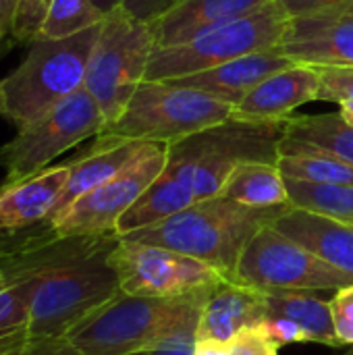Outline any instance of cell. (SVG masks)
Masks as SVG:
<instances>
[{"label":"cell","mask_w":353,"mask_h":355,"mask_svg":"<svg viewBox=\"0 0 353 355\" xmlns=\"http://www.w3.org/2000/svg\"><path fill=\"white\" fill-rule=\"evenodd\" d=\"M119 239V233L60 237L52 227L15 254L27 289L31 337H67L121 291L110 262Z\"/></svg>","instance_id":"obj_1"},{"label":"cell","mask_w":353,"mask_h":355,"mask_svg":"<svg viewBox=\"0 0 353 355\" xmlns=\"http://www.w3.org/2000/svg\"><path fill=\"white\" fill-rule=\"evenodd\" d=\"M289 208L291 204L252 208L235 200L214 196L123 237L187 254L210 264L227 281H233L246 245L264 227L275 225Z\"/></svg>","instance_id":"obj_2"},{"label":"cell","mask_w":353,"mask_h":355,"mask_svg":"<svg viewBox=\"0 0 353 355\" xmlns=\"http://www.w3.org/2000/svg\"><path fill=\"white\" fill-rule=\"evenodd\" d=\"M208 291L210 287L181 297H139L119 291L112 300L77 322L67 333V339L79 355L150 352L171 335L198 331Z\"/></svg>","instance_id":"obj_3"},{"label":"cell","mask_w":353,"mask_h":355,"mask_svg":"<svg viewBox=\"0 0 353 355\" xmlns=\"http://www.w3.org/2000/svg\"><path fill=\"white\" fill-rule=\"evenodd\" d=\"M285 125L287 121H241L231 116L169 144L164 173L177 179L196 202L221 196L239 164H277Z\"/></svg>","instance_id":"obj_4"},{"label":"cell","mask_w":353,"mask_h":355,"mask_svg":"<svg viewBox=\"0 0 353 355\" xmlns=\"http://www.w3.org/2000/svg\"><path fill=\"white\" fill-rule=\"evenodd\" d=\"M100 25L69 37H35L23 62L0 81L4 119L17 129L37 121L85 85Z\"/></svg>","instance_id":"obj_5"},{"label":"cell","mask_w":353,"mask_h":355,"mask_svg":"<svg viewBox=\"0 0 353 355\" xmlns=\"http://www.w3.org/2000/svg\"><path fill=\"white\" fill-rule=\"evenodd\" d=\"M235 104L173 81H144L100 135L173 144L233 116Z\"/></svg>","instance_id":"obj_6"},{"label":"cell","mask_w":353,"mask_h":355,"mask_svg":"<svg viewBox=\"0 0 353 355\" xmlns=\"http://www.w3.org/2000/svg\"><path fill=\"white\" fill-rule=\"evenodd\" d=\"M154 48L150 21L137 19L123 6L104 17L83 87L98 102L106 125L121 116L135 89L146 81Z\"/></svg>","instance_id":"obj_7"},{"label":"cell","mask_w":353,"mask_h":355,"mask_svg":"<svg viewBox=\"0 0 353 355\" xmlns=\"http://www.w3.org/2000/svg\"><path fill=\"white\" fill-rule=\"evenodd\" d=\"M287 23L289 15L281 2L270 0L268 4L231 23L214 27L185 44L154 48L146 71V81L187 77L250 52L279 48Z\"/></svg>","instance_id":"obj_8"},{"label":"cell","mask_w":353,"mask_h":355,"mask_svg":"<svg viewBox=\"0 0 353 355\" xmlns=\"http://www.w3.org/2000/svg\"><path fill=\"white\" fill-rule=\"evenodd\" d=\"M104 114L94 96L81 87L50 112L17 129V135L0 148V164L6 173L4 185L25 181L50 166L67 150L104 129Z\"/></svg>","instance_id":"obj_9"},{"label":"cell","mask_w":353,"mask_h":355,"mask_svg":"<svg viewBox=\"0 0 353 355\" xmlns=\"http://www.w3.org/2000/svg\"><path fill=\"white\" fill-rule=\"evenodd\" d=\"M235 283L260 291H339L353 277L333 268L273 225L246 245L235 270Z\"/></svg>","instance_id":"obj_10"},{"label":"cell","mask_w":353,"mask_h":355,"mask_svg":"<svg viewBox=\"0 0 353 355\" xmlns=\"http://www.w3.org/2000/svg\"><path fill=\"white\" fill-rule=\"evenodd\" d=\"M166 154L169 144L146 141L123 171L75 200L50 225L60 237L117 233L121 216L164 171Z\"/></svg>","instance_id":"obj_11"},{"label":"cell","mask_w":353,"mask_h":355,"mask_svg":"<svg viewBox=\"0 0 353 355\" xmlns=\"http://www.w3.org/2000/svg\"><path fill=\"white\" fill-rule=\"evenodd\" d=\"M110 262L119 275L121 291L139 297H181L225 279L198 258L125 237L119 239Z\"/></svg>","instance_id":"obj_12"},{"label":"cell","mask_w":353,"mask_h":355,"mask_svg":"<svg viewBox=\"0 0 353 355\" xmlns=\"http://www.w3.org/2000/svg\"><path fill=\"white\" fill-rule=\"evenodd\" d=\"M279 50L293 62L353 69V15L333 8L287 23Z\"/></svg>","instance_id":"obj_13"},{"label":"cell","mask_w":353,"mask_h":355,"mask_svg":"<svg viewBox=\"0 0 353 355\" xmlns=\"http://www.w3.org/2000/svg\"><path fill=\"white\" fill-rule=\"evenodd\" d=\"M320 71L312 64L293 62L260 81L233 108L241 121H287L298 108L318 102Z\"/></svg>","instance_id":"obj_14"},{"label":"cell","mask_w":353,"mask_h":355,"mask_svg":"<svg viewBox=\"0 0 353 355\" xmlns=\"http://www.w3.org/2000/svg\"><path fill=\"white\" fill-rule=\"evenodd\" d=\"M71 175V162L0 187V235L21 233L50 223L60 193Z\"/></svg>","instance_id":"obj_15"},{"label":"cell","mask_w":353,"mask_h":355,"mask_svg":"<svg viewBox=\"0 0 353 355\" xmlns=\"http://www.w3.org/2000/svg\"><path fill=\"white\" fill-rule=\"evenodd\" d=\"M289 64H293V60L287 54H283L279 48H268V50H258V52L237 56L233 60H227V62L212 67L208 71H202V73L177 77V79H164V81L196 87V89L212 94L225 102L237 104L260 81H264L266 77H270L273 73H277Z\"/></svg>","instance_id":"obj_16"},{"label":"cell","mask_w":353,"mask_h":355,"mask_svg":"<svg viewBox=\"0 0 353 355\" xmlns=\"http://www.w3.org/2000/svg\"><path fill=\"white\" fill-rule=\"evenodd\" d=\"M264 318V291L223 279L206 293L198 322V339H216L229 343L239 331L256 327Z\"/></svg>","instance_id":"obj_17"},{"label":"cell","mask_w":353,"mask_h":355,"mask_svg":"<svg viewBox=\"0 0 353 355\" xmlns=\"http://www.w3.org/2000/svg\"><path fill=\"white\" fill-rule=\"evenodd\" d=\"M268 2L270 0H179L164 15L150 21L156 48L185 44Z\"/></svg>","instance_id":"obj_18"},{"label":"cell","mask_w":353,"mask_h":355,"mask_svg":"<svg viewBox=\"0 0 353 355\" xmlns=\"http://www.w3.org/2000/svg\"><path fill=\"white\" fill-rule=\"evenodd\" d=\"M333 268L353 277V227L337 218L291 206L273 225Z\"/></svg>","instance_id":"obj_19"},{"label":"cell","mask_w":353,"mask_h":355,"mask_svg":"<svg viewBox=\"0 0 353 355\" xmlns=\"http://www.w3.org/2000/svg\"><path fill=\"white\" fill-rule=\"evenodd\" d=\"M146 141L135 139H119L108 135H98L96 146L83 154L81 158L71 162V175L64 185V191L60 193L56 208L50 216V223L64 212L75 200L85 196L87 191L96 189L104 181L112 179L119 171H123L144 148Z\"/></svg>","instance_id":"obj_20"},{"label":"cell","mask_w":353,"mask_h":355,"mask_svg":"<svg viewBox=\"0 0 353 355\" xmlns=\"http://www.w3.org/2000/svg\"><path fill=\"white\" fill-rule=\"evenodd\" d=\"M266 316H283L293 320L308 337V343L327 347H343L335 335L331 300H322L316 291H264Z\"/></svg>","instance_id":"obj_21"},{"label":"cell","mask_w":353,"mask_h":355,"mask_svg":"<svg viewBox=\"0 0 353 355\" xmlns=\"http://www.w3.org/2000/svg\"><path fill=\"white\" fill-rule=\"evenodd\" d=\"M221 196L252 208H275L291 204L285 177L279 166L270 162L239 164L227 179Z\"/></svg>","instance_id":"obj_22"},{"label":"cell","mask_w":353,"mask_h":355,"mask_svg":"<svg viewBox=\"0 0 353 355\" xmlns=\"http://www.w3.org/2000/svg\"><path fill=\"white\" fill-rule=\"evenodd\" d=\"M285 137L353 164V127L341 112L291 116L285 125Z\"/></svg>","instance_id":"obj_23"},{"label":"cell","mask_w":353,"mask_h":355,"mask_svg":"<svg viewBox=\"0 0 353 355\" xmlns=\"http://www.w3.org/2000/svg\"><path fill=\"white\" fill-rule=\"evenodd\" d=\"M277 166L287 179L327 185H353V164L316 152L289 137L281 139Z\"/></svg>","instance_id":"obj_24"},{"label":"cell","mask_w":353,"mask_h":355,"mask_svg":"<svg viewBox=\"0 0 353 355\" xmlns=\"http://www.w3.org/2000/svg\"><path fill=\"white\" fill-rule=\"evenodd\" d=\"M285 185L291 206L353 225V185L310 183V181L287 179V177H285Z\"/></svg>","instance_id":"obj_25"},{"label":"cell","mask_w":353,"mask_h":355,"mask_svg":"<svg viewBox=\"0 0 353 355\" xmlns=\"http://www.w3.org/2000/svg\"><path fill=\"white\" fill-rule=\"evenodd\" d=\"M17 252L0 258V341L10 339L19 333H27L29 322L27 289L15 262Z\"/></svg>","instance_id":"obj_26"},{"label":"cell","mask_w":353,"mask_h":355,"mask_svg":"<svg viewBox=\"0 0 353 355\" xmlns=\"http://www.w3.org/2000/svg\"><path fill=\"white\" fill-rule=\"evenodd\" d=\"M102 21H104V15L92 4V0H52L40 35L42 37H69Z\"/></svg>","instance_id":"obj_27"},{"label":"cell","mask_w":353,"mask_h":355,"mask_svg":"<svg viewBox=\"0 0 353 355\" xmlns=\"http://www.w3.org/2000/svg\"><path fill=\"white\" fill-rule=\"evenodd\" d=\"M0 355H79L67 337H31L19 333L0 341Z\"/></svg>","instance_id":"obj_28"},{"label":"cell","mask_w":353,"mask_h":355,"mask_svg":"<svg viewBox=\"0 0 353 355\" xmlns=\"http://www.w3.org/2000/svg\"><path fill=\"white\" fill-rule=\"evenodd\" d=\"M52 0H19L12 21V35L17 42H33L46 21Z\"/></svg>","instance_id":"obj_29"},{"label":"cell","mask_w":353,"mask_h":355,"mask_svg":"<svg viewBox=\"0 0 353 355\" xmlns=\"http://www.w3.org/2000/svg\"><path fill=\"white\" fill-rule=\"evenodd\" d=\"M335 335L343 347H353V283L331 297Z\"/></svg>","instance_id":"obj_30"},{"label":"cell","mask_w":353,"mask_h":355,"mask_svg":"<svg viewBox=\"0 0 353 355\" xmlns=\"http://www.w3.org/2000/svg\"><path fill=\"white\" fill-rule=\"evenodd\" d=\"M256 329L268 341H273L279 349L285 345H293V343H308L306 333L293 320L283 318V316H266L264 320L256 324Z\"/></svg>","instance_id":"obj_31"},{"label":"cell","mask_w":353,"mask_h":355,"mask_svg":"<svg viewBox=\"0 0 353 355\" xmlns=\"http://www.w3.org/2000/svg\"><path fill=\"white\" fill-rule=\"evenodd\" d=\"M229 355H279V347L256 327H248L229 341Z\"/></svg>","instance_id":"obj_32"},{"label":"cell","mask_w":353,"mask_h":355,"mask_svg":"<svg viewBox=\"0 0 353 355\" xmlns=\"http://www.w3.org/2000/svg\"><path fill=\"white\" fill-rule=\"evenodd\" d=\"M198 331H181L177 335L166 337L150 352L154 355H196Z\"/></svg>","instance_id":"obj_33"},{"label":"cell","mask_w":353,"mask_h":355,"mask_svg":"<svg viewBox=\"0 0 353 355\" xmlns=\"http://www.w3.org/2000/svg\"><path fill=\"white\" fill-rule=\"evenodd\" d=\"M279 2L289 15V19H293V17H308V15L341 8L352 0H279Z\"/></svg>","instance_id":"obj_34"},{"label":"cell","mask_w":353,"mask_h":355,"mask_svg":"<svg viewBox=\"0 0 353 355\" xmlns=\"http://www.w3.org/2000/svg\"><path fill=\"white\" fill-rule=\"evenodd\" d=\"M52 229L50 223H44V225H37L33 229H27V231H21V233H8V235H0V258L33 243L35 239H40L42 235H46L48 231Z\"/></svg>","instance_id":"obj_35"},{"label":"cell","mask_w":353,"mask_h":355,"mask_svg":"<svg viewBox=\"0 0 353 355\" xmlns=\"http://www.w3.org/2000/svg\"><path fill=\"white\" fill-rule=\"evenodd\" d=\"M179 0H125L123 8H127L131 15L144 21H154L160 15H164L171 6H175Z\"/></svg>","instance_id":"obj_36"},{"label":"cell","mask_w":353,"mask_h":355,"mask_svg":"<svg viewBox=\"0 0 353 355\" xmlns=\"http://www.w3.org/2000/svg\"><path fill=\"white\" fill-rule=\"evenodd\" d=\"M17 44L15 35H12V25H10V19L6 15V6H4V0H0V58L6 54V50Z\"/></svg>","instance_id":"obj_37"},{"label":"cell","mask_w":353,"mask_h":355,"mask_svg":"<svg viewBox=\"0 0 353 355\" xmlns=\"http://www.w3.org/2000/svg\"><path fill=\"white\" fill-rule=\"evenodd\" d=\"M196 355H229V343L216 339H198Z\"/></svg>","instance_id":"obj_38"},{"label":"cell","mask_w":353,"mask_h":355,"mask_svg":"<svg viewBox=\"0 0 353 355\" xmlns=\"http://www.w3.org/2000/svg\"><path fill=\"white\" fill-rule=\"evenodd\" d=\"M123 2L125 0H92V4L106 17V15H110L112 10H117V8H121L123 6Z\"/></svg>","instance_id":"obj_39"},{"label":"cell","mask_w":353,"mask_h":355,"mask_svg":"<svg viewBox=\"0 0 353 355\" xmlns=\"http://www.w3.org/2000/svg\"><path fill=\"white\" fill-rule=\"evenodd\" d=\"M339 112H341V116L353 127V98L339 102Z\"/></svg>","instance_id":"obj_40"},{"label":"cell","mask_w":353,"mask_h":355,"mask_svg":"<svg viewBox=\"0 0 353 355\" xmlns=\"http://www.w3.org/2000/svg\"><path fill=\"white\" fill-rule=\"evenodd\" d=\"M17 2H19V0H4V6H6V15H8V19H10V25H12V21H15V10H17Z\"/></svg>","instance_id":"obj_41"},{"label":"cell","mask_w":353,"mask_h":355,"mask_svg":"<svg viewBox=\"0 0 353 355\" xmlns=\"http://www.w3.org/2000/svg\"><path fill=\"white\" fill-rule=\"evenodd\" d=\"M0 116H4V100H2V87H0Z\"/></svg>","instance_id":"obj_42"},{"label":"cell","mask_w":353,"mask_h":355,"mask_svg":"<svg viewBox=\"0 0 353 355\" xmlns=\"http://www.w3.org/2000/svg\"><path fill=\"white\" fill-rule=\"evenodd\" d=\"M341 8H343V10H347L350 15H353V0H352V2H350V4H345V6H341Z\"/></svg>","instance_id":"obj_43"},{"label":"cell","mask_w":353,"mask_h":355,"mask_svg":"<svg viewBox=\"0 0 353 355\" xmlns=\"http://www.w3.org/2000/svg\"><path fill=\"white\" fill-rule=\"evenodd\" d=\"M131 355H154L152 352H141V354H131Z\"/></svg>","instance_id":"obj_44"},{"label":"cell","mask_w":353,"mask_h":355,"mask_svg":"<svg viewBox=\"0 0 353 355\" xmlns=\"http://www.w3.org/2000/svg\"><path fill=\"white\" fill-rule=\"evenodd\" d=\"M341 355H353V347H350V349H347L345 354H341Z\"/></svg>","instance_id":"obj_45"},{"label":"cell","mask_w":353,"mask_h":355,"mask_svg":"<svg viewBox=\"0 0 353 355\" xmlns=\"http://www.w3.org/2000/svg\"><path fill=\"white\" fill-rule=\"evenodd\" d=\"M352 227H353V225H352Z\"/></svg>","instance_id":"obj_46"}]
</instances>
